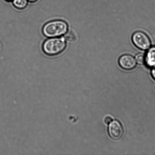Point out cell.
I'll return each instance as SVG.
<instances>
[{
	"label": "cell",
	"instance_id": "obj_10",
	"mask_svg": "<svg viewBox=\"0 0 155 155\" xmlns=\"http://www.w3.org/2000/svg\"><path fill=\"white\" fill-rule=\"evenodd\" d=\"M104 121L106 124H109L113 121V119L110 117H107L105 119Z\"/></svg>",
	"mask_w": 155,
	"mask_h": 155
},
{
	"label": "cell",
	"instance_id": "obj_8",
	"mask_svg": "<svg viewBox=\"0 0 155 155\" xmlns=\"http://www.w3.org/2000/svg\"><path fill=\"white\" fill-rule=\"evenodd\" d=\"M65 40L69 41L74 42L76 40L75 34L72 31L67 32L65 34L64 37Z\"/></svg>",
	"mask_w": 155,
	"mask_h": 155
},
{
	"label": "cell",
	"instance_id": "obj_6",
	"mask_svg": "<svg viewBox=\"0 0 155 155\" xmlns=\"http://www.w3.org/2000/svg\"><path fill=\"white\" fill-rule=\"evenodd\" d=\"M145 64L150 68L155 66V46L150 47L145 55Z\"/></svg>",
	"mask_w": 155,
	"mask_h": 155
},
{
	"label": "cell",
	"instance_id": "obj_4",
	"mask_svg": "<svg viewBox=\"0 0 155 155\" xmlns=\"http://www.w3.org/2000/svg\"><path fill=\"white\" fill-rule=\"evenodd\" d=\"M108 130L109 136L115 140L120 139L123 133L122 125L120 123L116 120L112 121L109 124Z\"/></svg>",
	"mask_w": 155,
	"mask_h": 155
},
{
	"label": "cell",
	"instance_id": "obj_9",
	"mask_svg": "<svg viewBox=\"0 0 155 155\" xmlns=\"http://www.w3.org/2000/svg\"><path fill=\"white\" fill-rule=\"evenodd\" d=\"M136 60L138 64L142 65L145 64V55L143 54H136Z\"/></svg>",
	"mask_w": 155,
	"mask_h": 155
},
{
	"label": "cell",
	"instance_id": "obj_3",
	"mask_svg": "<svg viewBox=\"0 0 155 155\" xmlns=\"http://www.w3.org/2000/svg\"><path fill=\"white\" fill-rule=\"evenodd\" d=\"M132 39L133 44L140 49L145 51L151 47V40L149 36L143 32H136L133 33Z\"/></svg>",
	"mask_w": 155,
	"mask_h": 155
},
{
	"label": "cell",
	"instance_id": "obj_5",
	"mask_svg": "<svg viewBox=\"0 0 155 155\" xmlns=\"http://www.w3.org/2000/svg\"><path fill=\"white\" fill-rule=\"evenodd\" d=\"M118 63L123 69L130 70L136 67V62L133 56L126 54L121 56L120 58Z\"/></svg>",
	"mask_w": 155,
	"mask_h": 155
},
{
	"label": "cell",
	"instance_id": "obj_12",
	"mask_svg": "<svg viewBox=\"0 0 155 155\" xmlns=\"http://www.w3.org/2000/svg\"><path fill=\"white\" fill-rule=\"evenodd\" d=\"M30 2H35L37 0H28Z\"/></svg>",
	"mask_w": 155,
	"mask_h": 155
},
{
	"label": "cell",
	"instance_id": "obj_1",
	"mask_svg": "<svg viewBox=\"0 0 155 155\" xmlns=\"http://www.w3.org/2000/svg\"><path fill=\"white\" fill-rule=\"evenodd\" d=\"M68 24L65 21L60 20L47 23L42 28V33L47 37H59L67 32Z\"/></svg>",
	"mask_w": 155,
	"mask_h": 155
},
{
	"label": "cell",
	"instance_id": "obj_11",
	"mask_svg": "<svg viewBox=\"0 0 155 155\" xmlns=\"http://www.w3.org/2000/svg\"><path fill=\"white\" fill-rule=\"evenodd\" d=\"M151 74L152 75L155 80V66L154 68H153Z\"/></svg>",
	"mask_w": 155,
	"mask_h": 155
},
{
	"label": "cell",
	"instance_id": "obj_7",
	"mask_svg": "<svg viewBox=\"0 0 155 155\" xmlns=\"http://www.w3.org/2000/svg\"><path fill=\"white\" fill-rule=\"evenodd\" d=\"M14 6L18 9H23L27 7V0H13Z\"/></svg>",
	"mask_w": 155,
	"mask_h": 155
},
{
	"label": "cell",
	"instance_id": "obj_2",
	"mask_svg": "<svg viewBox=\"0 0 155 155\" xmlns=\"http://www.w3.org/2000/svg\"><path fill=\"white\" fill-rule=\"evenodd\" d=\"M66 46V40L64 38H51L44 42L42 49L48 55L54 56L62 53L64 51Z\"/></svg>",
	"mask_w": 155,
	"mask_h": 155
},
{
	"label": "cell",
	"instance_id": "obj_13",
	"mask_svg": "<svg viewBox=\"0 0 155 155\" xmlns=\"http://www.w3.org/2000/svg\"><path fill=\"white\" fill-rule=\"evenodd\" d=\"M6 1H12V0H6Z\"/></svg>",
	"mask_w": 155,
	"mask_h": 155
}]
</instances>
